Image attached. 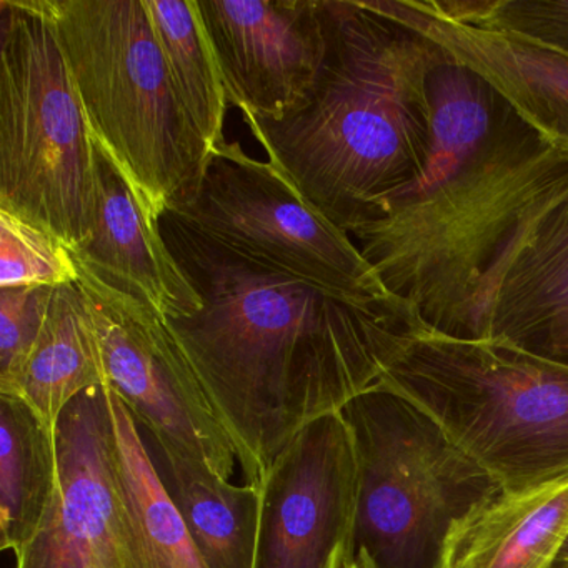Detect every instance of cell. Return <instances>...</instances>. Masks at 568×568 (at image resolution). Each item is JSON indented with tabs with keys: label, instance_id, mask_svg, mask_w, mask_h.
I'll use <instances>...</instances> for the list:
<instances>
[{
	"label": "cell",
	"instance_id": "7",
	"mask_svg": "<svg viewBox=\"0 0 568 568\" xmlns=\"http://www.w3.org/2000/svg\"><path fill=\"white\" fill-rule=\"evenodd\" d=\"M341 412L357 455L354 557L374 568H444L455 525L504 488L400 392L377 384Z\"/></svg>",
	"mask_w": 568,
	"mask_h": 568
},
{
	"label": "cell",
	"instance_id": "21",
	"mask_svg": "<svg viewBox=\"0 0 568 568\" xmlns=\"http://www.w3.org/2000/svg\"><path fill=\"white\" fill-rule=\"evenodd\" d=\"M175 92L211 151L221 148L227 91L195 0H144Z\"/></svg>",
	"mask_w": 568,
	"mask_h": 568
},
{
	"label": "cell",
	"instance_id": "6",
	"mask_svg": "<svg viewBox=\"0 0 568 568\" xmlns=\"http://www.w3.org/2000/svg\"><path fill=\"white\" fill-rule=\"evenodd\" d=\"M99 209L95 139L58 36L38 0H0V211L74 252Z\"/></svg>",
	"mask_w": 568,
	"mask_h": 568
},
{
	"label": "cell",
	"instance_id": "26",
	"mask_svg": "<svg viewBox=\"0 0 568 568\" xmlns=\"http://www.w3.org/2000/svg\"><path fill=\"white\" fill-rule=\"evenodd\" d=\"M348 568H374L372 567L371 561L367 560V557H364V555L357 554L354 557V560H352L351 567Z\"/></svg>",
	"mask_w": 568,
	"mask_h": 568
},
{
	"label": "cell",
	"instance_id": "14",
	"mask_svg": "<svg viewBox=\"0 0 568 568\" xmlns=\"http://www.w3.org/2000/svg\"><path fill=\"white\" fill-rule=\"evenodd\" d=\"M95 151L101 209L89 241L71 252L78 268L168 321L191 317L202 307V298L169 251L161 221L98 142Z\"/></svg>",
	"mask_w": 568,
	"mask_h": 568
},
{
	"label": "cell",
	"instance_id": "3",
	"mask_svg": "<svg viewBox=\"0 0 568 568\" xmlns=\"http://www.w3.org/2000/svg\"><path fill=\"white\" fill-rule=\"evenodd\" d=\"M322 16L325 54L311 91L278 121L244 122L301 197L352 235L424 175L430 78L447 55L362 0H322Z\"/></svg>",
	"mask_w": 568,
	"mask_h": 568
},
{
	"label": "cell",
	"instance_id": "20",
	"mask_svg": "<svg viewBox=\"0 0 568 568\" xmlns=\"http://www.w3.org/2000/svg\"><path fill=\"white\" fill-rule=\"evenodd\" d=\"M59 478L58 440L31 407L0 394V547L21 554L32 540Z\"/></svg>",
	"mask_w": 568,
	"mask_h": 568
},
{
	"label": "cell",
	"instance_id": "4",
	"mask_svg": "<svg viewBox=\"0 0 568 568\" xmlns=\"http://www.w3.org/2000/svg\"><path fill=\"white\" fill-rule=\"evenodd\" d=\"M95 142L161 221L192 204L212 151L172 84L144 0H38Z\"/></svg>",
	"mask_w": 568,
	"mask_h": 568
},
{
	"label": "cell",
	"instance_id": "9",
	"mask_svg": "<svg viewBox=\"0 0 568 568\" xmlns=\"http://www.w3.org/2000/svg\"><path fill=\"white\" fill-rule=\"evenodd\" d=\"M79 282L98 328L105 384L145 434L231 480L237 460L234 444L168 318L81 268Z\"/></svg>",
	"mask_w": 568,
	"mask_h": 568
},
{
	"label": "cell",
	"instance_id": "15",
	"mask_svg": "<svg viewBox=\"0 0 568 568\" xmlns=\"http://www.w3.org/2000/svg\"><path fill=\"white\" fill-rule=\"evenodd\" d=\"M487 338L568 365V194L531 225L505 265Z\"/></svg>",
	"mask_w": 568,
	"mask_h": 568
},
{
	"label": "cell",
	"instance_id": "10",
	"mask_svg": "<svg viewBox=\"0 0 568 568\" xmlns=\"http://www.w3.org/2000/svg\"><path fill=\"white\" fill-rule=\"evenodd\" d=\"M59 478L18 568H145L125 507L105 384L79 395L55 428Z\"/></svg>",
	"mask_w": 568,
	"mask_h": 568
},
{
	"label": "cell",
	"instance_id": "13",
	"mask_svg": "<svg viewBox=\"0 0 568 568\" xmlns=\"http://www.w3.org/2000/svg\"><path fill=\"white\" fill-rule=\"evenodd\" d=\"M365 8L424 36L448 61L487 82L531 129L568 149V54L500 29L462 24L428 0H364Z\"/></svg>",
	"mask_w": 568,
	"mask_h": 568
},
{
	"label": "cell",
	"instance_id": "18",
	"mask_svg": "<svg viewBox=\"0 0 568 568\" xmlns=\"http://www.w3.org/2000/svg\"><path fill=\"white\" fill-rule=\"evenodd\" d=\"M105 378L98 328L81 282L52 292L41 337L29 358L18 395L49 430L69 404Z\"/></svg>",
	"mask_w": 568,
	"mask_h": 568
},
{
	"label": "cell",
	"instance_id": "19",
	"mask_svg": "<svg viewBox=\"0 0 568 568\" xmlns=\"http://www.w3.org/2000/svg\"><path fill=\"white\" fill-rule=\"evenodd\" d=\"M119 481L145 568H205L181 511L165 490L141 425L118 392L105 384Z\"/></svg>",
	"mask_w": 568,
	"mask_h": 568
},
{
	"label": "cell",
	"instance_id": "24",
	"mask_svg": "<svg viewBox=\"0 0 568 568\" xmlns=\"http://www.w3.org/2000/svg\"><path fill=\"white\" fill-rule=\"evenodd\" d=\"M54 288H0V394L18 395Z\"/></svg>",
	"mask_w": 568,
	"mask_h": 568
},
{
	"label": "cell",
	"instance_id": "11",
	"mask_svg": "<svg viewBox=\"0 0 568 568\" xmlns=\"http://www.w3.org/2000/svg\"><path fill=\"white\" fill-rule=\"evenodd\" d=\"M358 470L342 412L302 428L261 488L255 568H348Z\"/></svg>",
	"mask_w": 568,
	"mask_h": 568
},
{
	"label": "cell",
	"instance_id": "25",
	"mask_svg": "<svg viewBox=\"0 0 568 568\" xmlns=\"http://www.w3.org/2000/svg\"><path fill=\"white\" fill-rule=\"evenodd\" d=\"M551 568H568V537L565 544L561 545L560 551H558Z\"/></svg>",
	"mask_w": 568,
	"mask_h": 568
},
{
	"label": "cell",
	"instance_id": "17",
	"mask_svg": "<svg viewBox=\"0 0 568 568\" xmlns=\"http://www.w3.org/2000/svg\"><path fill=\"white\" fill-rule=\"evenodd\" d=\"M144 438L205 568H255L261 490L232 485L169 442Z\"/></svg>",
	"mask_w": 568,
	"mask_h": 568
},
{
	"label": "cell",
	"instance_id": "8",
	"mask_svg": "<svg viewBox=\"0 0 568 568\" xmlns=\"http://www.w3.org/2000/svg\"><path fill=\"white\" fill-rule=\"evenodd\" d=\"M235 251L332 291L388 295L347 232L301 197L271 161L239 142L212 152L191 205L174 212Z\"/></svg>",
	"mask_w": 568,
	"mask_h": 568
},
{
	"label": "cell",
	"instance_id": "2",
	"mask_svg": "<svg viewBox=\"0 0 568 568\" xmlns=\"http://www.w3.org/2000/svg\"><path fill=\"white\" fill-rule=\"evenodd\" d=\"M430 92L434 145L424 175L351 237L388 294L430 331L487 338L505 265L568 194V149L448 59L432 74Z\"/></svg>",
	"mask_w": 568,
	"mask_h": 568
},
{
	"label": "cell",
	"instance_id": "23",
	"mask_svg": "<svg viewBox=\"0 0 568 568\" xmlns=\"http://www.w3.org/2000/svg\"><path fill=\"white\" fill-rule=\"evenodd\" d=\"M438 14L524 36L568 54V0H428Z\"/></svg>",
	"mask_w": 568,
	"mask_h": 568
},
{
	"label": "cell",
	"instance_id": "12",
	"mask_svg": "<svg viewBox=\"0 0 568 568\" xmlns=\"http://www.w3.org/2000/svg\"><path fill=\"white\" fill-rule=\"evenodd\" d=\"M229 104L285 118L311 91L325 54L322 0H195Z\"/></svg>",
	"mask_w": 568,
	"mask_h": 568
},
{
	"label": "cell",
	"instance_id": "22",
	"mask_svg": "<svg viewBox=\"0 0 568 568\" xmlns=\"http://www.w3.org/2000/svg\"><path fill=\"white\" fill-rule=\"evenodd\" d=\"M78 281V264L61 239L0 211V288L59 287Z\"/></svg>",
	"mask_w": 568,
	"mask_h": 568
},
{
	"label": "cell",
	"instance_id": "16",
	"mask_svg": "<svg viewBox=\"0 0 568 568\" xmlns=\"http://www.w3.org/2000/svg\"><path fill=\"white\" fill-rule=\"evenodd\" d=\"M568 537V474L501 491L455 525L444 568H551Z\"/></svg>",
	"mask_w": 568,
	"mask_h": 568
},
{
	"label": "cell",
	"instance_id": "1",
	"mask_svg": "<svg viewBox=\"0 0 568 568\" xmlns=\"http://www.w3.org/2000/svg\"><path fill=\"white\" fill-rule=\"evenodd\" d=\"M161 232L202 298L194 315L168 324L257 490L302 428L377 385L430 331L395 295L345 294L278 271L174 212Z\"/></svg>",
	"mask_w": 568,
	"mask_h": 568
},
{
	"label": "cell",
	"instance_id": "5",
	"mask_svg": "<svg viewBox=\"0 0 568 568\" xmlns=\"http://www.w3.org/2000/svg\"><path fill=\"white\" fill-rule=\"evenodd\" d=\"M378 384L427 410L504 491L568 474V365L504 338H414Z\"/></svg>",
	"mask_w": 568,
	"mask_h": 568
}]
</instances>
